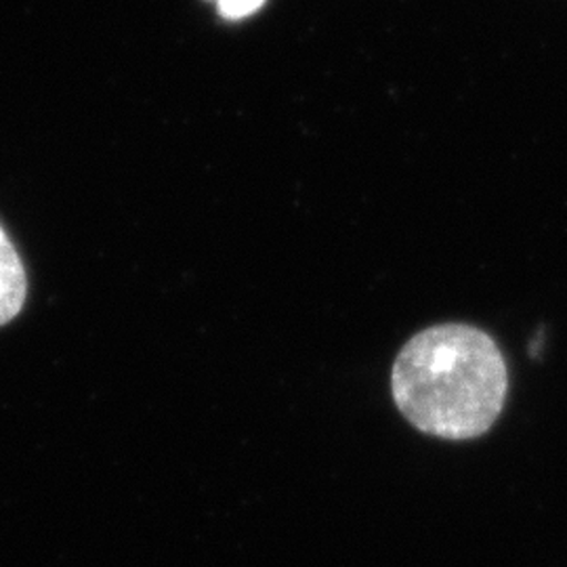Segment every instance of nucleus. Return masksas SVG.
I'll use <instances>...</instances> for the list:
<instances>
[{"mask_svg": "<svg viewBox=\"0 0 567 567\" xmlns=\"http://www.w3.org/2000/svg\"><path fill=\"white\" fill-rule=\"evenodd\" d=\"M508 374L496 341L466 324L431 326L400 351L393 400L405 419L426 435L473 440L501 416Z\"/></svg>", "mask_w": 567, "mask_h": 567, "instance_id": "f257e3e1", "label": "nucleus"}, {"mask_svg": "<svg viewBox=\"0 0 567 567\" xmlns=\"http://www.w3.org/2000/svg\"><path fill=\"white\" fill-rule=\"evenodd\" d=\"M28 280L18 250L0 227V326L11 322L25 303Z\"/></svg>", "mask_w": 567, "mask_h": 567, "instance_id": "f03ea898", "label": "nucleus"}, {"mask_svg": "<svg viewBox=\"0 0 567 567\" xmlns=\"http://www.w3.org/2000/svg\"><path fill=\"white\" fill-rule=\"evenodd\" d=\"M264 4L265 0H217L219 13L225 20H243L257 13Z\"/></svg>", "mask_w": 567, "mask_h": 567, "instance_id": "7ed1b4c3", "label": "nucleus"}]
</instances>
